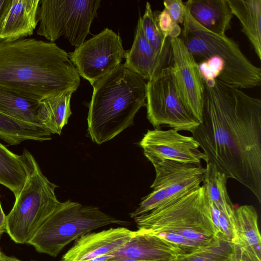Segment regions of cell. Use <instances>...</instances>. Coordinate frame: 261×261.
Wrapping results in <instances>:
<instances>
[{
	"instance_id": "obj_3",
	"label": "cell",
	"mask_w": 261,
	"mask_h": 261,
	"mask_svg": "<svg viewBox=\"0 0 261 261\" xmlns=\"http://www.w3.org/2000/svg\"><path fill=\"white\" fill-rule=\"evenodd\" d=\"M87 117L92 141L101 144L133 124L145 105L147 83L122 64L93 85Z\"/></svg>"
},
{
	"instance_id": "obj_34",
	"label": "cell",
	"mask_w": 261,
	"mask_h": 261,
	"mask_svg": "<svg viewBox=\"0 0 261 261\" xmlns=\"http://www.w3.org/2000/svg\"><path fill=\"white\" fill-rule=\"evenodd\" d=\"M4 232H6V215L0 202V238Z\"/></svg>"
},
{
	"instance_id": "obj_26",
	"label": "cell",
	"mask_w": 261,
	"mask_h": 261,
	"mask_svg": "<svg viewBox=\"0 0 261 261\" xmlns=\"http://www.w3.org/2000/svg\"><path fill=\"white\" fill-rule=\"evenodd\" d=\"M39 102L0 89V113L13 118L40 125L37 118Z\"/></svg>"
},
{
	"instance_id": "obj_10",
	"label": "cell",
	"mask_w": 261,
	"mask_h": 261,
	"mask_svg": "<svg viewBox=\"0 0 261 261\" xmlns=\"http://www.w3.org/2000/svg\"><path fill=\"white\" fill-rule=\"evenodd\" d=\"M147 118L154 127L162 125L192 133L200 124L182 102L171 65L147 82Z\"/></svg>"
},
{
	"instance_id": "obj_19",
	"label": "cell",
	"mask_w": 261,
	"mask_h": 261,
	"mask_svg": "<svg viewBox=\"0 0 261 261\" xmlns=\"http://www.w3.org/2000/svg\"><path fill=\"white\" fill-rule=\"evenodd\" d=\"M255 207L243 205L234 210L237 244L249 261H261V238Z\"/></svg>"
},
{
	"instance_id": "obj_39",
	"label": "cell",
	"mask_w": 261,
	"mask_h": 261,
	"mask_svg": "<svg viewBox=\"0 0 261 261\" xmlns=\"http://www.w3.org/2000/svg\"><path fill=\"white\" fill-rule=\"evenodd\" d=\"M240 261H249L246 257H245L241 253V257Z\"/></svg>"
},
{
	"instance_id": "obj_12",
	"label": "cell",
	"mask_w": 261,
	"mask_h": 261,
	"mask_svg": "<svg viewBox=\"0 0 261 261\" xmlns=\"http://www.w3.org/2000/svg\"><path fill=\"white\" fill-rule=\"evenodd\" d=\"M171 67L179 96L187 109L200 123L204 101V83L198 63L180 37L170 38Z\"/></svg>"
},
{
	"instance_id": "obj_32",
	"label": "cell",
	"mask_w": 261,
	"mask_h": 261,
	"mask_svg": "<svg viewBox=\"0 0 261 261\" xmlns=\"http://www.w3.org/2000/svg\"><path fill=\"white\" fill-rule=\"evenodd\" d=\"M210 207L211 210V216L214 223V225L219 233V219L220 215V211L217 206L211 201L208 199Z\"/></svg>"
},
{
	"instance_id": "obj_11",
	"label": "cell",
	"mask_w": 261,
	"mask_h": 261,
	"mask_svg": "<svg viewBox=\"0 0 261 261\" xmlns=\"http://www.w3.org/2000/svg\"><path fill=\"white\" fill-rule=\"evenodd\" d=\"M125 53L120 37L106 28L68 56L80 76L93 86L121 64Z\"/></svg>"
},
{
	"instance_id": "obj_30",
	"label": "cell",
	"mask_w": 261,
	"mask_h": 261,
	"mask_svg": "<svg viewBox=\"0 0 261 261\" xmlns=\"http://www.w3.org/2000/svg\"><path fill=\"white\" fill-rule=\"evenodd\" d=\"M165 9L177 24H182L186 12V6L181 0H166L163 2Z\"/></svg>"
},
{
	"instance_id": "obj_9",
	"label": "cell",
	"mask_w": 261,
	"mask_h": 261,
	"mask_svg": "<svg viewBox=\"0 0 261 261\" xmlns=\"http://www.w3.org/2000/svg\"><path fill=\"white\" fill-rule=\"evenodd\" d=\"M155 171L152 191L143 197L130 213L135 218L197 189L202 182L205 168L201 164L170 160L150 161Z\"/></svg>"
},
{
	"instance_id": "obj_25",
	"label": "cell",
	"mask_w": 261,
	"mask_h": 261,
	"mask_svg": "<svg viewBox=\"0 0 261 261\" xmlns=\"http://www.w3.org/2000/svg\"><path fill=\"white\" fill-rule=\"evenodd\" d=\"M241 257L238 246L219 233L210 243L192 252L180 254L173 261H240Z\"/></svg>"
},
{
	"instance_id": "obj_23",
	"label": "cell",
	"mask_w": 261,
	"mask_h": 261,
	"mask_svg": "<svg viewBox=\"0 0 261 261\" xmlns=\"http://www.w3.org/2000/svg\"><path fill=\"white\" fill-rule=\"evenodd\" d=\"M51 134L41 125L25 122L0 113V139L10 145H17L27 140H49Z\"/></svg>"
},
{
	"instance_id": "obj_17",
	"label": "cell",
	"mask_w": 261,
	"mask_h": 261,
	"mask_svg": "<svg viewBox=\"0 0 261 261\" xmlns=\"http://www.w3.org/2000/svg\"><path fill=\"white\" fill-rule=\"evenodd\" d=\"M40 0H12L0 30V40L12 41L32 35L38 23Z\"/></svg>"
},
{
	"instance_id": "obj_5",
	"label": "cell",
	"mask_w": 261,
	"mask_h": 261,
	"mask_svg": "<svg viewBox=\"0 0 261 261\" xmlns=\"http://www.w3.org/2000/svg\"><path fill=\"white\" fill-rule=\"evenodd\" d=\"M182 24L181 38L195 60H203L216 56L223 61L224 70L218 80L240 89L261 85L260 67L248 59L234 40L226 35H217L202 27L192 17L187 8Z\"/></svg>"
},
{
	"instance_id": "obj_31",
	"label": "cell",
	"mask_w": 261,
	"mask_h": 261,
	"mask_svg": "<svg viewBox=\"0 0 261 261\" xmlns=\"http://www.w3.org/2000/svg\"><path fill=\"white\" fill-rule=\"evenodd\" d=\"M218 227L219 233L225 239L229 242L237 244V237L234 219H230L220 212Z\"/></svg>"
},
{
	"instance_id": "obj_22",
	"label": "cell",
	"mask_w": 261,
	"mask_h": 261,
	"mask_svg": "<svg viewBox=\"0 0 261 261\" xmlns=\"http://www.w3.org/2000/svg\"><path fill=\"white\" fill-rule=\"evenodd\" d=\"M29 169L22 155H17L0 143V184L16 197L28 178Z\"/></svg>"
},
{
	"instance_id": "obj_27",
	"label": "cell",
	"mask_w": 261,
	"mask_h": 261,
	"mask_svg": "<svg viewBox=\"0 0 261 261\" xmlns=\"http://www.w3.org/2000/svg\"><path fill=\"white\" fill-rule=\"evenodd\" d=\"M141 24L144 35L154 51L159 55L172 56L170 38H166L160 31L149 3L147 2Z\"/></svg>"
},
{
	"instance_id": "obj_35",
	"label": "cell",
	"mask_w": 261,
	"mask_h": 261,
	"mask_svg": "<svg viewBox=\"0 0 261 261\" xmlns=\"http://www.w3.org/2000/svg\"><path fill=\"white\" fill-rule=\"evenodd\" d=\"M115 256L112 254L101 255L93 258L87 261H110L113 260Z\"/></svg>"
},
{
	"instance_id": "obj_1",
	"label": "cell",
	"mask_w": 261,
	"mask_h": 261,
	"mask_svg": "<svg viewBox=\"0 0 261 261\" xmlns=\"http://www.w3.org/2000/svg\"><path fill=\"white\" fill-rule=\"evenodd\" d=\"M204 83L202 120L192 137L207 163L247 187L260 203L261 100L217 79Z\"/></svg>"
},
{
	"instance_id": "obj_28",
	"label": "cell",
	"mask_w": 261,
	"mask_h": 261,
	"mask_svg": "<svg viewBox=\"0 0 261 261\" xmlns=\"http://www.w3.org/2000/svg\"><path fill=\"white\" fill-rule=\"evenodd\" d=\"M198 65L200 73L204 81L217 79L224 68L223 61L216 56L203 60Z\"/></svg>"
},
{
	"instance_id": "obj_14",
	"label": "cell",
	"mask_w": 261,
	"mask_h": 261,
	"mask_svg": "<svg viewBox=\"0 0 261 261\" xmlns=\"http://www.w3.org/2000/svg\"><path fill=\"white\" fill-rule=\"evenodd\" d=\"M134 234L135 231L123 227L88 232L75 240L60 261H87L111 254L127 243Z\"/></svg>"
},
{
	"instance_id": "obj_15",
	"label": "cell",
	"mask_w": 261,
	"mask_h": 261,
	"mask_svg": "<svg viewBox=\"0 0 261 261\" xmlns=\"http://www.w3.org/2000/svg\"><path fill=\"white\" fill-rule=\"evenodd\" d=\"M111 254L118 258L140 261H173L186 253L176 244L138 229L127 243Z\"/></svg>"
},
{
	"instance_id": "obj_29",
	"label": "cell",
	"mask_w": 261,
	"mask_h": 261,
	"mask_svg": "<svg viewBox=\"0 0 261 261\" xmlns=\"http://www.w3.org/2000/svg\"><path fill=\"white\" fill-rule=\"evenodd\" d=\"M155 18L158 26L165 37H179L181 29L179 25L173 20L166 9H164L160 12Z\"/></svg>"
},
{
	"instance_id": "obj_20",
	"label": "cell",
	"mask_w": 261,
	"mask_h": 261,
	"mask_svg": "<svg viewBox=\"0 0 261 261\" xmlns=\"http://www.w3.org/2000/svg\"><path fill=\"white\" fill-rule=\"evenodd\" d=\"M74 91L69 90L39 102L37 118L41 126L51 134L60 135L72 112L70 99Z\"/></svg>"
},
{
	"instance_id": "obj_38",
	"label": "cell",
	"mask_w": 261,
	"mask_h": 261,
	"mask_svg": "<svg viewBox=\"0 0 261 261\" xmlns=\"http://www.w3.org/2000/svg\"><path fill=\"white\" fill-rule=\"evenodd\" d=\"M0 261H6L4 257V254L0 250Z\"/></svg>"
},
{
	"instance_id": "obj_16",
	"label": "cell",
	"mask_w": 261,
	"mask_h": 261,
	"mask_svg": "<svg viewBox=\"0 0 261 261\" xmlns=\"http://www.w3.org/2000/svg\"><path fill=\"white\" fill-rule=\"evenodd\" d=\"M124 58L125 67L149 81L171 65L172 55H159L154 51L144 35L140 16L133 45L125 51Z\"/></svg>"
},
{
	"instance_id": "obj_37",
	"label": "cell",
	"mask_w": 261,
	"mask_h": 261,
	"mask_svg": "<svg viewBox=\"0 0 261 261\" xmlns=\"http://www.w3.org/2000/svg\"><path fill=\"white\" fill-rule=\"evenodd\" d=\"M110 261H140L138 260L132 259L129 258H118L116 257L112 260Z\"/></svg>"
},
{
	"instance_id": "obj_6",
	"label": "cell",
	"mask_w": 261,
	"mask_h": 261,
	"mask_svg": "<svg viewBox=\"0 0 261 261\" xmlns=\"http://www.w3.org/2000/svg\"><path fill=\"white\" fill-rule=\"evenodd\" d=\"M28 167V178L14 205L6 215V232L18 244H28L46 219L60 205L57 185L42 173L33 155L22 154Z\"/></svg>"
},
{
	"instance_id": "obj_8",
	"label": "cell",
	"mask_w": 261,
	"mask_h": 261,
	"mask_svg": "<svg viewBox=\"0 0 261 261\" xmlns=\"http://www.w3.org/2000/svg\"><path fill=\"white\" fill-rule=\"evenodd\" d=\"M99 0H41L37 35L54 43L63 36L75 48L85 42Z\"/></svg>"
},
{
	"instance_id": "obj_21",
	"label": "cell",
	"mask_w": 261,
	"mask_h": 261,
	"mask_svg": "<svg viewBox=\"0 0 261 261\" xmlns=\"http://www.w3.org/2000/svg\"><path fill=\"white\" fill-rule=\"evenodd\" d=\"M242 31L261 60V0H227Z\"/></svg>"
},
{
	"instance_id": "obj_36",
	"label": "cell",
	"mask_w": 261,
	"mask_h": 261,
	"mask_svg": "<svg viewBox=\"0 0 261 261\" xmlns=\"http://www.w3.org/2000/svg\"><path fill=\"white\" fill-rule=\"evenodd\" d=\"M6 261H22L13 256H9L4 254Z\"/></svg>"
},
{
	"instance_id": "obj_7",
	"label": "cell",
	"mask_w": 261,
	"mask_h": 261,
	"mask_svg": "<svg viewBox=\"0 0 261 261\" xmlns=\"http://www.w3.org/2000/svg\"><path fill=\"white\" fill-rule=\"evenodd\" d=\"M129 222L116 219L98 207L70 200L60 205L46 219L28 244L39 253L56 257L73 241L98 228Z\"/></svg>"
},
{
	"instance_id": "obj_33",
	"label": "cell",
	"mask_w": 261,
	"mask_h": 261,
	"mask_svg": "<svg viewBox=\"0 0 261 261\" xmlns=\"http://www.w3.org/2000/svg\"><path fill=\"white\" fill-rule=\"evenodd\" d=\"M12 0H0V30L4 19L10 8Z\"/></svg>"
},
{
	"instance_id": "obj_13",
	"label": "cell",
	"mask_w": 261,
	"mask_h": 261,
	"mask_svg": "<svg viewBox=\"0 0 261 261\" xmlns=\"http://www.w3.org/2000/svg\"><path fill=\"white\" fill-rule=\"evenodd\" d=\"M139 145L150 162L170 160L201 164L203 160L207 163L206 155L200 150L199 144L192 136L182 135L172 128L148 130Z\"/></svg>"
},
{
	"instance_id": "obj_18",
	"label": "cell",
	"mask_w": 261,
	"mask_h": 261,
	"mask_svg": "<svg viewBox=\"0 0 261 261\" xmlns=\"http://www.w3.org/2000/svg\"><path fill=\"white\" fill-rule=\"evenodd\" d=\"M184 4L192 17L202 27L225 35L233 17L227 0H189Z\"/></svg>"
},
{
	"instance_id": "obj_24",
	"label": "cell",
	"mask_w": 261,
	"mask_h": 261,
	"mask_svg": "<svg viewBox=\"0 0 261 261\" xmlns=\"http://www.w3.org/2000/svg\"><path fill=\"white\" fill-rule=\"evenodd\" d=\"M227 179L213 164L206 163L202 181L206 195L221 212L233 220L235 209L227 191Z\"/></svg>"
},
{
	"instance_id": "obj_4",
	"label": "cell",
	"mask_w": 261,
	"mask_h": 261,
	"mask_svg": "<svg viewBox=\"0 0 261 261\" xmlns=\"http://www.w3.org/2000/svg\"><path fill=\"white\" fill-rule=\"evenodd\" d=\"M134 220L139 230L176 234L195 242H210L219 234L202 185Z\"/></svg>"
},
{
	"instance_id": "obj_2",
	"label": "cell",
	"mask_w": 261,
	"mask_h": 261,
	"mask_svg": "<svg viewBox=\"0 0 261 261\" xmlns=\"http://www.w3.org/2000/svg\"><path fill=\"white\" fill-rule=\"evenodd\" d=\"M80 75L68 54L34 38L0 40V89L36 101L74 92Z\"/></svg>"
}]
</instances>
